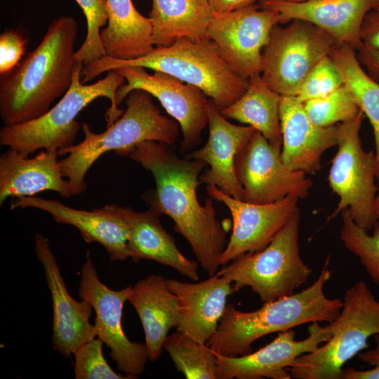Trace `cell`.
Here are the masks:
<instances>
[{"mask_svg": "<svg viewBox=\"0 0 379 379\" xmlns=\"http://www.w3.org/2000/svg\"><path fill=\"white\" fill-rule=\"evenodd\" d=\"M341 215V241L358 258L373 282L379 286V219L373 225L372 233H369L356 224L347 210Z\"/></svg>", "mask_w": 379, "mask_h": 379, "instance_id": "4dcf8cb0", "label": "cell"}, {"mask_svg": "<svg viewBox=\"0 0 379 379\" xmlns=\"http://www.w3.org/2000/svg\"><path fill=\"white\" fill-rule=\"evenodd\" d=\"M15 208H38L50 214L58 223L75 227L86 242L102 245L112 261H122L129 258L127 225L105 206L86 211L67 206L55 199L32 196L17 197L11 204V209Z\"/></svg>", "mask_w": 379, "mask_h": 379, "instance_id": "44dd1931", "label": "cell"}, {"mask_svg": "<svg viewBox=\"0 0 379 379\" xmlns=\"http://www.w3.org/2000/svg\"><path fill=\"white\" fill-rule=\"evenodd\" d=\"M344 84L343 77L330 55L321 60L305 77L296 98L302 102L324 97Z\"/></svg>", "mask_w": 379, "mask_h": 379, "instance_id": "e575fe53", "label": "cell"}, {"mask_svg": "<svg viewBox=\"0 0 379 379\" xmlns=\"http://www.w3.org/2000/svg\"><path fill=\"white\" fill-rule=\"evenodd\" d=\"M302 105L310 120L320 126L343 123L361 112L344 84L327 95L305 101Z\"/></svg>", "mask_w": 379, "mask_h": 379, "instance_id": "1f68e13d", "label": "cell"}, {"mask_svg": "<svg viewBox=\"0 0 379 379\" xmlns=\"http://www.w3.org/2000/svg\"><path fill=\"white\" fill-rule=\"evenodd\" d=\"M126 109L120 117L100 133L93 132L87 123L81 125L84 139L77 145L58 150L62 174L69 185L72 196L87 188L85 176L92 165L105 153L117 154L147 140L173 146L181 131L179 124L161 114L152 96L137 89L126 98Z\"/></svg>", "mask_w": 379, "mask_h": 379, "instance_id": "5b68a950", "label": "cell"}, {"mask_svg": "<svg viewBox=\"0 0 379 379\" xmlns=\"http://www.w3.org/2000/svg\"><path fill=\"white\" fill-rule=\"evenodd\" d=\"M364 117L360 112L354 118L338 124V150L328 181L339 201L328 220L347 210L357 225L370 231L378 220L374 208L378 192L376 161L375 152H366L361 145L360 130Z\"/></svg>", "mask_w": 379, "mask_h": 379, "instance_id": "9c48e42d", "label": "cell"}, {"mask_svg": "<svg viewBox=\"0 0 379 379\" xmlns=\"http://www.w3.org/2000/svg\"><path fill=\"white\" fill-rule=\"evenodd\" d=\"M117 71L126 80L116 93V106L133 90H142L157 98L180 125L182 135L180 152L188 153L200 143L208 126L206 95L198 87L185 84L168 74L154 71L149 74L140 67H122Z\"/></svg>", "mask_w": 379, "mask_h": 379, "instance_id": "7c38bea8", "label": "cell"}, {"mask_svg": "<svg viewBox=\"0 0 379 379\" xmlns=\"http://www.w3.org/2000/svg\"><path fill=\"white\" fill-rule=\"evenodd\" d=\"M328 257L314 282L300 292L263 302L251 312L227 304L216 332L206 345L215 353L238 357L252 352L254 342L265 335L312 322H331L340 314L343 300L330 298L324 286L330 279Z\"/></svg>", "mask_w": 379, "mask_h": 379, "instance_id": "3957f363", "label": "cell"}, {"mask_svg": "<svg viewBox=\"0 0 379 379\" xmlns=\"http://www.w3.org/2000/svg\"><path fill=\"white\" fill-rule=\"evenodd\" d=\"M373 340L374 346L372 348H367L357 355L361 362L371 368L366 370L344 368L341 379H379V334L373 336Z\"/></svg>", "mask_w": 379, "mask_h": 379, "instance_id": "8d00e7d4", "label": "cell"}, {"mask_svg": "<svg viewBox=\"0 0 379 379\" xmlns=\"http://www.w3.org/2000/svg\"><path fill=\"white\" fill-rule=\"evenodd\" d=\"M105 206L126 222L129 258L134 262L154 260L172 267L192 281L199 280L197 263L186 258L178 249L174 237L164 228L159 218L160 215L156 211L149 207L139 212L116 204Z\"/></svg>", "mask_w": 379, "mask_h": 379, "instance_id": "603a6c76", "label": "cell"}, {"mask_svg": "<svg viewBox=\"0 0 379 379\" xmlns=\"http://www.w3.org/2000/svg\"><path fill=\"white\" fill-rule=\"evenodd\" d=\"M206 192L213 200L224 204L232 218V234L220 256V266L262 250L298 208L299 199L293 196L269 204H253L237 199L215 185H207Z\"/></svg>", "mask_w": 379, "mask_h": 379, "instance_id": "9a60e30c", "label": "cell"}, {"mask_svg": "<svg viewBox=\"0 0 379 379\" xmlns=\"http://www.w3.org/2000/svg\"><path fill=\"white\" fill-rule=\"evenodd\" d=\"M107 26L100 31L107 56L133 60L154 48L152 27L149 18L141 15L132 0H105Z\"/></svg>", "mask_w": 379, "mask_h": 379, "instance_id": "4316f807", "label": "cell"}, {"mask_svg": "<svg viewBox=\"0 0 379 379\" xmlns=\"http://www.w3.org/2000/svg\"><path fill=\"white\" fill-rule=\"evenodd\" d=\"M375 213L378 219H379V190H378L375 201Z\"/></svg>", "mask_w": 379, "mask_h": 379, "instance_id": "60d3db41", "label": "cell"}, {"mask_svg": "<svg viewBox=\"0 0 379 379\" xmlns=\"http://www.w3.org/2000/svg\"><path fill=\"white\" fill-rule=\"evenodd\" d=\"M58 156L57 150L44 149L29 158L8 147L0 157V205L8 197H32L47 190L71 197Z\"/></svg>", "mask_w": 379, "mask_h": 379, "instance_id": "cb8c5ba5", "label": "cell"}, {"mask_svg": "<svg viewBox=\"0 0 379 379\" xmlns=\"http://www.w3.org/2000/svg\"><path fill=\"white\" fill-rule=\"evenodd\" d=\"M360 36L363 46L379 50V10H373L366 14Z\"/></svg>", "mask_w": 379, "mask_h": 379, "instance_id": "74e56055", "label": "cell"}, {"mask_svg": "<svg viewBox=\"0 0 379 379\" xmlns=\"http://www.w3.org/2000/svg\"><path fill=\"white\" fill-rule=\"evenodd\" d=\"M288 2H292V3H300V2H304L309 0H284Z\"/></svg>", "mask_w": 379, "mask_h": 379, "instance_id": "b9f144b4", "label": "cell"}, {"mask_svg": "<svg viewBox=\"0 0 379 379\" xmlns=\"http://www.w3.org/2000/svg\"><path fill=\"white\" fill-rule=\"evenodd\" d=\"M207 115L206 143L187 153L185 157L204 161L209 166L199 175L201 183L215 185L222 192L244 200V190L235 171V158L256 130L250 126H238L228 121L211 99L207 102Z\"/></svg>", "mask_w": 379, "mask_h": 379, "instance_id": "ac0fdd59", "label": "cell"}, {"mask_svg": "<svg viewBox=\"0 0 379 379\" xmlns=\"http://www.w3.org/2000/svg\"><path fill=\"white\" fill-rule=\"evenodd\" d=\"M280 125L281 159L292 170L316 174L321 167L324 152L338 145V124L320 126L314 124L296 97L281 96Z\"/></svg>", "mask_w": 379, "mask_h": 379, "instance_id": "ffe728a7", "label": "cell"}, {"mask_svg": "<svg viewBox=\"0 0 379 379\" xmlns=\"http://www.w3.org/2000/svg\"><path fill=\"white\" fill-rule=\"evenodd\" d=\"M276 25L262 51L261 76L281 96L296 97L314 67L329 55L335 39L317 26L302 20Z\"/></svg>", "mask_w": 379, "mask_h": 379, "instance_id": "30bf717a", "label": "cell"}, {"mask_svg": "<svg viewBox=\"0 0 379 379\" xmlns=\"http://www.w3.org/2000/svg\"><path fill=\"white\" fill-rule=\"evenodd\" d=\"M117 154L129 157L152 173L155 188L144 194V200L160 215L172 219L175 231L190 244L203 270L209 277L215 274L227 240L213 199L201 205L197 198L200 173L207 164L182 159L172 146L153 140L139 142Z\"/></svg>", "mask_w": 379, "mask_h": 379, "instance_id": "6da1fadb", "label": "cell"}, {"mask_svg": "<svg viewBox=\"0 0 379 379\" xmlns=\"http://www.w3.org/2000/svg\"><path fill=\"white\" fill-rule=\"evenodd\" d=\"M84 64L77 63L72 84L59 102L41 117L32 121L0 130V145L17 150L28 157L38 149L60 150L74 145L79 129L76 117L91 102L100 97L107 98L111 105L105 117L107 126L124 112L116 106L115 97L119 88L126 82L116 70L97 82L85 85L81 81Z\"/></svg>", "mask_w": 379, "mask_h": 379, "instance_id": "8992f818", "label": "cell"}, {"mask_svg": "<svg viewBox=\"0 0 379 379\" xmlns=\"http://www.w3.org/2000/svg\"><path fill=\"white\" fill-rule=\"evenodd\" d=\"M261 6L275 11L279 24L298 19L308 22L331 35L338 44L354 49L362 46L361 28L366 14L379 8V0H309L300 3L266 0Z\"/></svg>", "mask_w": 379, "mask_h": 379, "instance_id": "d6986e66", "label": "cell"}, {"mask_svg": "<svg viewBox=\"0 0 379 379\" xmlns=\"http://www.w3.org/2000/svg\"><path fill=\"white\" fill-rule=\"evenodd\" d=\"M378 10H379V8Z\"/></svg>", "mask_w": 379, "mask_h": 379, "instance_id": "ee69618b", "label": "cell"}, {"mask_svg": "<svg viewBox=\"0 0 379 379\" xmlns=\"http://www.w3.org/2000/svg\"><path fill=\"white\" fill-rule=\"evenodd\" d=\"M166 283L178 302L176 331L206 344L216 332L227 298L233 293L232 281L216 273L194 283L173 279H166Z\"/></svg>", "mask_w": 379, "mask_h": 379, "instance_id": "7402d4cb", "label": "cell"}, {"mask_svg": "<svg viewBox=\"0 0 379 379\" xmlns=\"http://www.w3.org/2000/svg\"><path fill=\"white\" fill-rule=\"evenodd\" d=\"M308 335L295 340L293 329L279 332L277 338L255 352L238 357H226L215 353L217 379L292 378L288 368L300 355L316 350L328 341L333 334L329 322L321 326L319 322L310 323Z\"/></svg>", "mask_w": 379, "mask_h": 379, "instance_id": "2e32d148", "label": "cell"}, {"mask_svg": "<svg viewBox=\"0 0 379 379\" xmlns=\"http://www.w3.org/2000/svg\"><path fill=\"white\" fill-rule=\"evenodd\" d=\"M83 11L87 24L85 40L75 52L77 62L90 65L107 55L100 39L101 28L108 21L105 0H75Z\"/></svg>", "mask_w": 379, "mask_h": 379, "instance_id": "d6a6232c", "label": "cell"}, {"mask_svg": "<svg viewBox=\"0 0 379 379\" xmlns=\"http://www.w3.org/2000/svg\"><path fill=\"white\" fill-rule=\"evenodd\" d=\"M164 349L186 378L217 379L216 357L206 344L176 331L167 336Z\"/></svg>", "mask_w": 379, "mask_h": 379, "instance_id": "f546056e", "label": "cell"}, {"mask_svg": "<svg viewBox=\"0 0 379 379\" xmlns=\"http://www.w3.org/2000/svg\"><path fill=\"white\" fill-rule=\"evenodd\" d=\"M329 55L338 67L344 85L373 128L379 185V83L366 73L357 59L356 50L350 45L335 43Z\"/></svg>", "mask_w": 379, "mask_h": 379, "instance_id": "f1b7e54d", "label": "cell"}, {"mask_svg": "<svg viewBox=\"0 0 379 379\" xmlns=\"http://www.w3.org/2000/svg\"><path fill=\"white\" fill-rule=\"evenodd\" d=\"M215 13H228L251 6L258 0H207Z\"/></svg>", "mask_w": 379, "mask_h": 379, "instance_id": "ab89813d", "label": "cell"}, {"mask_svg": "<svg viewBox=\"0 0 379 379\" xmlns=\"http://www.w3.org/2000/svg\"><path fill=\"white\" fill-rule=\"evenodd\" d=\"M26 41L17 31H6L0 35V74L13 71L21 62Z\"/></svg>", "mask_w": 379, "mask_h": 379, "instance_id": "d590c367", "label": "cell"}, {"mask_svg": "<svg viewBox=\"0 0 379 379\" xmlns=\"http://www.w3.org/2000/svg\"><path fill=\"white\" fill-rule=\"evenodd\" d=\"M80 275L79 296L93 307L97 338L109 348L117 368L131 379L136 378L145 371L149 358L145 343L131 341L122 327L123 307L132 286L115 291L102 283L89 252Z\"/></svg>", "mask_w": 379, "mask_h": 379, "instance_id": "8fae6325", "label": "cell"}, {"mask_svg": "<svg viewBox=\"0 0 379 379\" xmlns=\"http://www.w3.org/2000/svg\"><path fill=\"white\" fill-rule=\"evenodd\" d=\"M266 1V0H258L259 2H261V1Z\"/></svg>", "mask_w": 379, "mask_h": 379, "instance_id": "7bdbcfd3", "label": "cell"}, {"mask_svg": "<svg viewBox=\"0 0 379 379\" xmlns=\"http://www.w3.org/2000/svg\"><path fill=\"white\" fill-rule=\"evenodd\" d=\"M149 13L154 47L170 46L187 38L210 39L208 29L214 11L207 0H152Z\"/></svg>", "mask_w": 379, "mask_h": 379, "instance_id": "484cf974", "label": "cell"}, {"mask_svg": "<svg viewBox=\"0 0 379 379\" xmlns=\"http://www.w3.org/2000/svg\"><path fill=\"white\" fill-rule=\"evenodd\" d=\"M102 341L93 338L81 345L74 353L76 379H131L116 373L107 362Z\"/></svg>", "mask_w": 379, "mask_h": 379, "instance_id": "836d02e7", "label": "cell"}, {"mask_svg": "<svg viewBox=\"0 0 379 379\" xmlns=\"http://www.w3.org/2000/svg\"><path fill=\"white\" fill-rule=\"evenodd\" d=\"M281 95L267 86L261 74H256L248 79L245 93L220 112L227 119L252 126L271 145L281 149Z\"/></svg>", "mask_w": 379, "mask_h": 379, "instance_id": "83f0119b", "label": "cell"}, {"mask_svg": "<svg viewBox=\"0 0 379 379\" xmlns=\"http://www.w3.org/2000/svg\"><path fill=\"white\" fill-rule=\"evenodd\" d=\"M234 166L244 200L249 203L269 204L288 196L305 199L313 185L307 174L289 168L281 159V149L258 131L237 154Z\"/></svg>", "mask_w": 379, "mask_h": 379, "instance_id": "5bb4252c", "label": "cell"}, {"mask_svg": "<svg viewBox=\"0 0 379 379\" xmlns=\"http://www.w3.org/2000/svg\"><path fill=\"white\" fill-rule=\"evenodd\" d=\"M128 300L141 321L149 360L155 361L163 352L169 330L178 324L177 297L163 276L151 274L132 286Z\"/></svg>", "mask_w": 379, "mask_h": 379, "instance_id": "d4e9b609", "label": "cell"}, {"mask_svg": "<svg viewBox=\"0 0 379 379\" xmlns=\"http://www.w3.org/2000/svg\"><path fill=\"white\" fill-rule=\"evenodd\" d=\"M34 251L51 295L53 347L69 358L81 345L97 337L89 321L93 309L89 302H79L69 293L48 240L40 234L35 235Z\"/></svg>", "mask_w": 379, "mask_h": 379, "instance_id": "e0dca14e", "label": "cell"}, {"mask_svg": "<svg viewBox=\"0 0 379 379\" xmlns=\"http://www.w3.org/2000/svg\"><path fill=\"white\" fill-rule=\"evenodd\" d=\"M77 33L74 18L54 19L38 46L13 71L1 76L0 117L4 125L41 117L66 93L79 62L74 48Z\"/></svg>", "mask_w": 379, "mask_h": 379, "instance_id": "7a4b0ae2", "label": "cell"}, {"mask_svg": "<svg viewBox=\"0 0 379 379\" xmlns=\"http://www.w3.org/2000/svg\"><path fill=\"white\" fill-rule=\"evenodd\" d=\"M357 56L366 73L379 83V50L362 45L357 51Z\"/></svg>", "mask_w": 379, "mask_h": 379, "instance_id": "f35d334b", "label": "cell"}, {"mask_svg": "<svg viewBox=\"0 0 379 379\" xmlns=\"http://www.w3.org/2000/svg\"><path fill=\"white\" fill-rule=\"evenodd\" d=\"M330 323L331 338L288 368L292 378L341 379L344 364L368 348V338L379 334V300L359 281L346 291L340 314Z\"/></svg>", "mask_w": 379, "mask_h": 379, "instance_id": "52a82bcc", "label": "cell"}, {"mask_svg": "<svg viewBox=\"0 0 379 379\" xmlns=\"http://www.w3.org/2000/svg\"><path fill=\"white\" fill-rule=\"evenodd\" d=\"M300 219L298 208L265 248L218 271L232 281L233 293L249 287L266 302L292 295L307 282L312 270L300 254Z\"/></svg>", "mask_w": 379, "mask_h": 379, "instance_id": "ba28073f", "label": "cell"}, {"mask_svg": "<svg viewBox=\"0 0 379 379\" xmlns=\"http://www.w3.org/2000/svg\"><path fill=\"white\" fill-rule=\"evenodd\" d=\"M122 67H140L171 75L200 88L219 111L230 105L246 91L248 79L235 74L211 39L201 41L187 38L167 46H157L133 60H117L107 55L84 65L82 83L104 72Z\"/></svg>", "mask_w": 379, "mask_h": 379, "instance_id": "277c9868", "label": "cell"}, {"mask_svg": "<svg viewBox=\"0 0 379 379\" xmlns=\"http://www.w3.org/2000/svg\"><path fill=\"white\" fill-rule=\"evenodd\" d=\"M277 24V12L255 3L228 13L214 12L208 35L231 69L248 79L261 74L262 51Z\"/></svg>", "mask_w": 379, "mask_h": 379, "instance_id": "4fadbf2b", "label": "cell"}]
</instances>
